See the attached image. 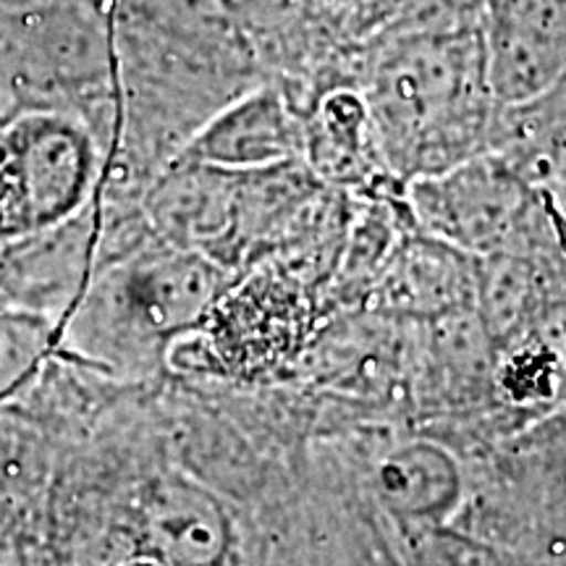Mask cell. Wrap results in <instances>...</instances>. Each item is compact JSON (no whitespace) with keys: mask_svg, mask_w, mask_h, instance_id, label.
<instances>
[{"mask_svg":"<svg viewBox=\"0 0 566 566\" xmlns=\"http://www.w3.org/2000/svg\"><path fill=\"white\" fill-rule=\"evenodd\" d=\"M363 97L380 160L412 181L491 150L483 13L396 17L380 34Z\"/></svg>","mask_w":566,"mask_h":566,"instance_id":"obj_1","label":"cell"},{"mask_svg":"<svg viewBox=\"0 0 566 566\" xmlns=\"http://www.w3.org/2000/svg\"><path fill=\"white\" fill-rule=\"evenodd\" d=\"M105 158L82 113L34 108L0 126V247L80 221L97 200Z\"/></svg>","mask_w":566,"mask_h":566,"instance_id":"obj_2","label":"cell"},{"mask_svg":"<svg viewBox=\"0 0 566 566\" xmlns=\"http://www.w3.org/2000/svg\"><path fill=\"white\" fill-rule=\"evenodd\" d=\"M409 210L424 233L472 258L551 242L537 187L499 150L412 179Z\"/></svg>","mask_w":566,"mask_h":566,"instance_id":"obj_3","label":"cell"},{"mask_svg":"<svg viewBox=\"0 0 566 566\" xmlns=\"http://www.w3.org/2000/svg\"><path fill=\"white\" fill-rule=\"evenodd\" d=\"M218 263L195 252H150L124 260L97 283L95 336L124 352L174 344L218 300Z\"/></svg>","mask_w":566,"mask_h":566,"instance_id":"obj_4","label":"cell"},{"mask_svg":"<svg viewBox=\"0 0 566 566\" xmlns=\"http://www.w3.org/2000/svg\"><path fill=\"white\" fill-rule=\"evenodd\" d=\"M375 504L405 533L433 535L462 512L467 499L464 467L433 438L391 443L370 467Z\"/></svg>","mask_w":566,"mask_h":566,"instance_id":"obj_5","label":"cell"},{"mask_svg":"<svg viewBox=\"0 0 566 566\" xmlns=\"http://www.w3.org/2000/svg\"><path fill=\"white\" fill-rule=\"evenodd\" d=\"M302 150L304 126L294 105L279 87H258L212 113L187 142L179 163L250 174L292 163Z\"/></svg>","mask_w":566,"mask_h":566,"instance_id":"obj_6","label":"cell"},{"mask_svg":"<svg viewBox=\"0 0 566 566\" xmlns=\"http://www.w3.org/2000/svg\"><path fill=\"white\" fill-rule=\"evenodd\" d=\"M134 516V562L223 564L239 551L237 527L218 495L189 480H158Z\"/></svg>","mask_w":566,"mask_h":566,"instance_id":"obj_7","label":"cell"},{"mask_svg":"<svg viewBox=\"0 0 566 566\" xmlns=\"http://www.w3.org/2000/svg\"><path fill=\"white\" fill-rule=\"evenodd\" d=\"M380 302L407 317L449 315L475 302V258L424 233L407 239L378 283Z\"/></svg>","mask_w":566,"mask_h":566,"instance_id":"obj_8","label":"cell"},{"mask_svg":"<svg viewBox=\"0 0 566 566\" xmlns=\"http://www.w3.org/2000/svg\"><path fill=\"white\" fill-rule=\"evenodd\" d=\"M40 331L24 321L0 317V391L17 384L42 352Z\"/></svg>","mask_w":566,"mask_h":566,"instance_id":"obj_9","label":"cell"},{"mask_svg":"<svg viewBox=\"0 0 566 566\" xmlns=\"http://www.w3.org/2000/svg\"><path fill=\"white\" fill-rule=\"evenodd\" d=\"M537 195H541L543 212H546V221L551 226V237H554V247L558 260H562V268L566 273V208L556 200V195L551 192L548 187H537Z\"/></svg>","mask_w":566,"mask_h":566,"instance_id":"obj_10","label":"cell"}]
</instances>
